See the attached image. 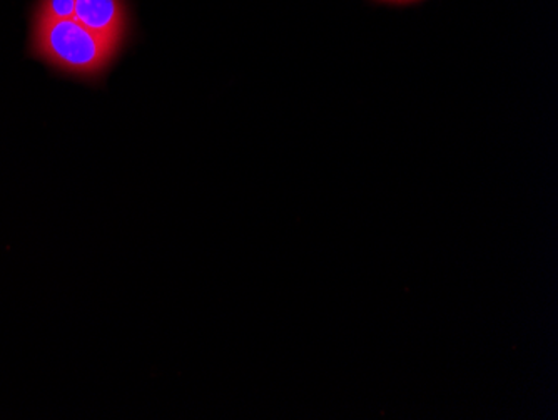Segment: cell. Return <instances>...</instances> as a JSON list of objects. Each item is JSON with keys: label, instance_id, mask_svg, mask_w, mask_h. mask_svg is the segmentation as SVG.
<instances>
[{"label": "cell", "instance_id": "obj_1", "mask_svg": "<svg viewBox=\"0 0 558 420\" xmlns=\"http://www.w3.org/2000/svg\"><path fill=\"white\" fill-rule=\"evenodd\" d=\"M121 46L114 40L97 36L74 17L36 15L34 55L71 76L99 80L114 61Z\"/></svg>", "mask_w": 558, "mask_h": 420}, {"label": "cell", "instance_id": "obj_2", "mask_svg": "<svg viewBox=\"0 0 558 420\" xmlns=\"http://www.w3.org/2000/svg\"><path fill=\"white\" fill-rule=\"evenodd\" d=\"M74 19L97 36L124 43L128 12L122 0H75Z\"/></svg>", "mask_w": 558, "mask_h": 420}, {"label": "cell", "instance_id": "obj_3", "mask_svg": "<svg viewBox=\"0 0 558 420\" xmlns=\"http://www.w3.org/2000/svg\"><path fill=\"white\" fill-rule=\"evenodd\" d=\"M75 0H40L37 15L52 19L74 17Z\"/></svg>", "mask_w": 558, "mask_h": 420}, {"label": "cell", "instance_id": "obj_4", "mask_svg": "<svg viewBox=\"0 0 558 420\" xmlns=\"http://www.w3.org/2000/svg\"><path fill=\"white\" fill-rule=\"evenodd\" d=\"M378 4H388V5H412L418 4V2H423V0H376Z\"/></svg>", "mask_w": 558, "mask_h": 420}]
</instances>
